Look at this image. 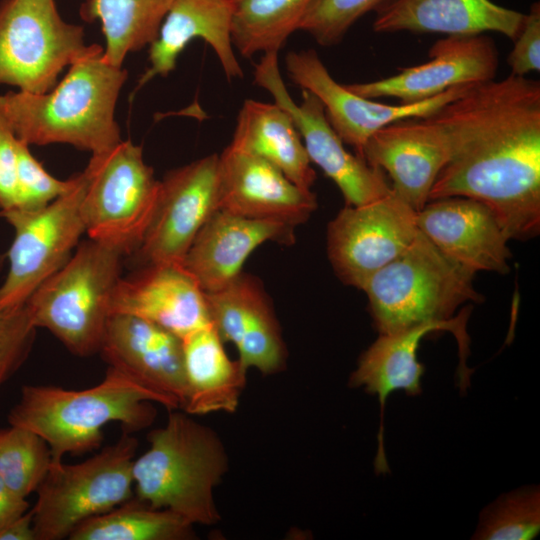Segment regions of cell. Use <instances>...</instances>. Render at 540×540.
<instances>
[{"instance_id":"1","label":"cell","mask_w":540,"mask_h":540,"mask_svg":"<svg viewBox=\"0 0 540 540\" xmlns=\"http://www.w3.org/2000/svg\"><path fill=\"white\" fill-rule=\"evenodd\" d=\"M449 159L429 201L467 197L485 204L509 240L540 230V83L510 74L472 85L428 116Z\"/></svg>"},{"instance_id":"2","label":"cell","mask_w":540,"mask_h":540,"mask_svg":"<svg viewBox=\"0 0 540 540\" xmlns=\"http://www.w3.org/2000/svg\"><path fill=\"white\" fill-rule=\"evenodd\" d=\"M90 45L59 84L41 94L0 95V119L26 144L67 143L92 154L121 142L115 106L127 72Z\"/></svg>"},{"instance_id":"3","label":"cell","mask_w":540,"mask_h":540,"mask_svg":"<svg viewBox=\"0 0 540 540\" xmlns=\"http://www.w3.org/2000/svg\"><path fill=\"white\" fill-rule=\"evenodd\" d=\"M150 402L170 410L162 396L108 367L101 382L82 390L23 385L8 422L42 437L50 448L52 462H59L68 453L99 449L103 428L111 422L120 423L129 433L148 427L156 416Z\"/></svg>"},{"instance_id":"4","label":"cell","mask_w":540,"mask_h":540,"mask_svg":"<svg viewBox=\"0 0 540 540\" xmlns=\"http://www.w3.org/2000/svg\"><path fill=\"white\" fill-rule=\"evenodd\" d=\"M147 440L149 448L133 461L134 497L192 525L216 524L214 489L228 469L219 436L192 415L172 411Z\"/></svg>"},{"instance_id":"5","label":"cell","mask_w":540,"mask_h":540,"mask_svg":"<svg viewBox=\"0 0 540 540\" xmlns=\"http://www.w3.org/2000/svg\"><path fill=\"white\" fill-rule=\"evenodd\" d=\"M474 275L418 231L411 245L374 273L361 290L367 295L378 332L393 334L424 323L448 321L465 302H481Z\"/></svg>"},{"instance_id":"6","label":"cell","mask_w":540,"mask_h":540,"mask_svg":"<svg viewBox=\"0 0 540 540\" xmlns=\"http://www.w3.org/2000/svg\"><path fill=\"white\" fill-rule=\"evenodd\" d=\"M123 256L102 242H82L27 299L35 327L50 331L77 356L99 352Z\"/></svg>"},{"instance_id":"7","label":"cell","mask_w":540,"mask_h":540,"mask_svg":"<svg viewBox=\"0 0 540 540\" xmlns=\"http://www.w3.org/2000/svg\"><path fill=\"white\" fill-rule=\"evenodd\" d=\"M137 446V439L124 431L85 461L52 462L32 508L36 540L68 538L82 522L131 500Z\"/></svg>"},{"instance_id":"8","label":"cell","mask_w":540,"mask_h":540,"mask_svg":"<svg viewBox=\"0 0 540 540\" xmlns=\"http://www.w3.org/2000/svg\"><path fill=\"white\" fill-rule=\"evenodd\" d=\"M83 174L82 214L89 238L124 255L135 252L154 214L160 186L142 148L121 141L92 154Z\"/></svg>"},{"instance_id":"9","label":"cell","mask_w":540,"mask_h":540,"mask_svg":"<svg viewBox=\"0 0 540 540\" xmlns=\"http://www.w3.org/2000/svg\"><path fill=\"white\" fill-rule=\"evenodd\" d=\"M88 48L83 28L65 22L54 0H1L0 84L46 93Z\"/></svg>"},{"instance_id":"10","label":"cell","mask_w":540,"mask_h":540,"mask_svg":"<svg viewBox=\"0 0 540 540\" xmlns=\"http://www.w3.org/2000/svg\"><path fill=\"white\" fill-rule=\"evenodd\" d=\"M85 177L67 194L37 210L0 211L14 228L7 252L9 269L0 285V306L27 301L36 288L71 257L86 233L82 214Z\"/></svg>"},{"instance_id":"11","label":"cell","mask_w":540,"mask_h":540,"mask_svg":"<svg viewBox=\"0 0 540 540\" xmlns=\"http://www.w3.org/2000/svg\"><path fill=\"white\" fill-rule=\"evenodd\" d=\"M254 82L290 113L311 163L337 185L345 205L361 206L390 194L384 172L345 149L322 102L312 92L302 89L301 102L293 101L282 79L277 51L263 54L255 66Z\"/></svg>"},{"instance_id":"12","label":"cell","mask_w":540,"mask_h":540,"mask_svg":"<svg viewBox=\"0 0 540 540\" xmlns=\"http://www.w3.org/2000/svg\"><path fill=\"white\" fill-rule=\"evenodd\" d=\"M417 212L390 194L361 206L345 205L327 226L329 261L346 285L362 289L402 254L418 233Z\"/></svg>"},{"instance_id":"13","label":"cell","mask_w":540,"mask_h":540,"mask_svg":"<svg viewBox=\"0 0 540 540\" xmlns=\"http://www.w3.org/2000/svg\"><path fill=\"white\" fill-rule=\"evenodd\" d=\"M219 155L168 172L160 181L154 214L134 252L141 266L182 264L199 230L218 210Z\"/></svg>"},{"instance_id":"14","label":"cell","mask_w":540,"mask_h":540,"mask_svg":"<svg viewBox=\"0 0 540 540\" xmlns=\"http://www.w3.org/2000/svg\"><path fill=\"white\" fill-rule=\"evenodd\" d=\"M285 66L295 85L322 102L333 129L359 157L367 140L379 129L402 119L428 117L474 85L455 86L417 103L389 105L359 96L335 81L314 49L289 52Z\"/></svg>"},{"instance_id":"15","label":"cell","mask_w":540,"mask_h":540,"mask_svg":"<svg viewBox=\"0 0 540 540\" xmlns=\"http://www.w3.org/2000/svg\"><path fill=\"white\" fill-rule=\"evenodd\" d=\"M428 55L427 62L402 68L395 75L344 86L364 98L392 97L411 104L455 86L493 80L499 65L496 44L485 33L447 35L431 46Z\"/></svg>"},{"instance_id":"16","label":"cell","mask_w":540,"mask_h":540,"mask_svg":"<svg viewBox=\"0 0 540 540\" xmlns=\"http://www.w3.org/2000/svg\"><path fill=\"white\" fill-rule=\"evenodd\" d=\"M99 352L108 367L166 399L170 410L182 408L187 388L179 336L145 319L114 313Z\"/></svg>"},{"instance_id":"17","label":"cell","mask_w":540,"mask_h":540,"mask_svg":"<svg viewBox=\"0 0 540 540\" xmlns=\"http://www.w3.org/2000/svg\"><path fill=\"white\" fill-rule=\"evenodd\" d=\"M317 198L252 153L226 147L219 155L218 210L296 227L316 210Z\"/></svg>"},{"instance_id":"18","label":"cell","mask_w":540,"mask_h":540,"mask_svg":"<svg viewBox=\"0 0 540 540\" xmlns=\"http://www.w3.org/2000/svg\"><path fill=\"white\" fill-rule=\"evenodd\" d=\"M361 157L386 172L392 192L418 212L429 201L431 188L449 159V146L429 117L408 118L376 131Z\"/></svg>"},{"instance_id":"19","label":"cell","mask_w":540,"mask_h":540,"mask_svg":"<svg viewBox=\"0 0 540 540\" xmlns=\"http://www.w3.org/2000/svg\"><path fill=\"white\" fill-rule=\"evenodd\" d=\"M205 293V292H204ZM210 322L223 342L235 345L245 370L278 372L286 351L280 326L261 282L241 273L226 287L205 293Z\"/></svg>"},{"instance_id":"20","label":"cell","mask_w":540,"mask_h":540,"mask_svg":"<svg viewBox=\"0 0 540 540\" xmlns=\"http://www.w3.org/2000/svg\"><path fill=\"white\" fill-rule=\"evenodd\" d=\"M419 231L446 257L476 273L509 272L512 254L493 212L467 197L430 200L417 212Z\"/></svg>"},{"instance_id":"21","label":"cell","mask_w":540,"mask_h":540,"mask_svg":"<svg viewBox=\"0 0 540 540\" xmlns=\"http://www.w3.org/2000/svg\"><path fill=\"white\" fill-rule=\"evenodd\" d=\"M136 316L184 337L210 322L205 293L192 275L175 263L141 266L118 280L110 315Z\"/></svg>"},{"instance_id":"22","label":"cell","mask_w":540,"mask_h":540,"mask_svg":"<svg viewBox=\"0 0 540 540\" xmlns=\"http://www.w3.org/2000/svg\"><path fill=\"white\" fill-rule=\"evenodd\" d=\"M467 310L463 309L457 317L448 321L429 322L393 334H380L360 356L357 368L350 377V385L364 387L366 392L377 395L380 402L381 424L375 459L377 472L388 471L383 449V413L387 397L397 390H404L408 395L421 392L424 366L418 361L417 350L422 338L431 332H452L458 341L461 363L464 364L468 352Z\"/></svg>"},{"instance_id":"23","label":"cell","mask_w":540,"mask_h":540,"mask_svg":"<svg viewBox=\"0 0 540 540\" xmlns=\"http://www.w3.org/2000/svg\"><path fill=\"white\" fill-rule=\"evenodd\" d=\"M294 227L216 210L199 230L182 266L205 292H215L242 273L249 255L261 244L294 242Z\"/></svg>"},{"instance_id":"24","label":"cell","mask_w":540,"mask_h":540,"mask_svg":"<svg viewBox=\"0 0 540 540\" xmlns=\"http://www.w3.org/2000/svg\"><path fill=\"white\" fill-rule=\"evenodd\" d=\"M376 33H441L473 35L500 33L512 41L525 14L491 0H388L376 11Z\"/></svg>"},{"instance_id":"25","label":"cell","mask_w":540,"mask_h":540,"mask_svg":"<svg viewBox=\"0 0 540 540\" xmlns=\"http://www.w3.org/2000/svg\"><path fill=\"white\" fill-rule=\"evenodd\" d=\"M230 0H173L156 39L150 44V67L138 81L140 88L156 76H167L187 44L201 38L216 53L229 81L242 78L231 38Z\"/></svg>"},{"instance_id":"26","label":"cell","mask_w":540,"mask_h":540,"mask_svg":"<svg viewBox=\"0 0 540 540\" xmlns=\"http://www.w3.org/2000/svg\"><path fill=\"white\" fill-rule=\"evenodd\" d=\"M186 398L182 410L192 416L234 412L246 385L247 370L231 360L212 323L181 338Z\"/></svg>"},{"instance_id":"27","label":"cell","mask_w":540,"mask_h":540,"mask_svg":"<svg viewBox=\"0 0 540 540\" xmlns=\"http://www.w3.org/2000/svg\"><path fill=\"white\" fill-rule=\"evenodd\" d=\"M230 145L265 159L305 190H311L316 180L290 113L276 102L245 100Z\"/></svg>"},{"instance_id":"28","label":"cell","mask_w":540,"mask_h":540,"mask_svg":"<svg viewBox=\"0 0 540 540\" xmlns=\"http://www.w3.org/2000/svg\"><path fill=\"white\" fill-rule=\"evenodd\" d=\"M173 0H88L83 4L84 19L101 22L106 40L103 59L122 67L129 52L150 45Z\"/></svg>"},{"instance_id":"29","label":"cell","mask_w":540,"mask_h":540,"mask_svg":"<svg viewBox=\"0 0 540 540\" xmlns=\"http://www.w3.org/2000/svg\"><path fill=\"white\" fill-rule=\"evenodd\" d=\"M231 38L240 55L277 51L299 25L314 0H230Z\"/></svg>"},{"instance_id":"30","label":"cell","mask_w":540,"mask_h":540,"mask_svg":"<svg viewBox=\"0 0 540 540\" xmlns=\"http://www.w3.org/2000/svg\"><path fill=\"white\" fill-rule=\"evenodd\" d=\"M191 523L166 510L152 508L135 497L79 524L70 540H186Z\"/></svg>"},{"instance_id":"31","label":"cell","mask_w":540,"mask_h":540,"mask_svg":"<svg viewBox=\"0 0 540 540\" xmlns=\"http://www.w3.org/2000/svg\"><path fill=\"white\" fill-rule=\"evenodd\" d=\"M52 463L46 441L15 425L0 428V478L17 495L36 492Z\"/></svg>"},{"instance_id":"32","label":"cell","mask_w":540,"mask_h":540,"mask_svg":"<svg viewBox=\"0 0 540 540\" xmlns=\"http://www.w3.org/2000/svg\"><path fill=\"white\" fill-rule=\"evenodd\" d=\"M540 531V493L537 487L515 490L484 510L474 539L530 540Z\"/></svg>"},{"instance_id":"33","label":"cell","mask_w":540,"mask_h":540,"mask_svg":"<svg viewBox=\"0 0 540 540\" xmlns=\"http://www.w3.org/2000/svg\"><path fill=\"white\" fill-rule=\"evenodd\" d=\"M388 0H314L299 29L321 46L339 43L365 14L376 11Z\"/></svg>"},{"instance_id":"34","label":"cell","mask_w":540,"mask_h":540,"mask_svg":"<svg viewBox=\"0 0 540 540\" xmlns=\"http://www.w3.org/2000/svg\"><path fill=\"white\" fill-rule=\"evenodd\" d=\"M35 330L26 302L0 306V389L26 361Z\"/></svg>"},{"instance_id":"35","label":"cell","mask_w":540,"mask_h":540,"mask_svg":"<svg viewBox=\"0 0 540 540\" xmlns=\"http://www.w3.org/2000/svg\"><path fill=\"white\" fill-rule=\"evenodd\" d=\"M19 205L14 209L37 210L70 192L79 175L63 181L51 176L31 154L29 145L17 139Z\"/></svg>"},{"instance_id":"36","label":"cell","mask_w":540,"mask_h":540,"mask_svg":"<svg viewBox=\"0 0 540 540\" xmlns=\"http://www.w3.org/2000/svg\"><path fill=\"white\" fill-rule=\"evenodd\" d=\"M514 46L507 57L511 74L525 76L540 70V4L534 2L525 14L520 32L513 40Z\"/></svg>"},{"instance_id":"37","label":"cell","mask_w":540,"mask_h":540,"mask_svg":"<svg viewBox=\"0 0 540 540\" xmlns=\"http://www.w3.org/2000/svg\"><path fill=\"white\" fill-rule=\"evenodd\" d=\"M19 198L17 138L0 119V211L17 208Z\"/></svg>"},{"instance_id":"38","label":"cell","mask_w":540,"mask_h":540,"mask_svg":"<svg viewBox=\"0 0 540 540\" xmlns=\"http://www.w3.org/2000/svg\"><path fill=\"white\" fill-rule=\"evenodd\" d=\"M28 509L27 499L14 493L0 478V530Z\"/></svg>"},{"instance_id":"39","label":"cell","mask_w":540,"mask_h":540,"mask_svg":"<svg viewBox=\"0 0 540 540\" xmlns=\"http://www.w3.org/2000/svg\"><path fill=\"white\" fill-rule=\"evenodd\" d=\"M0 540H36L32 509L3 527L0 530Z\"/></svg>"}]
</instances>
